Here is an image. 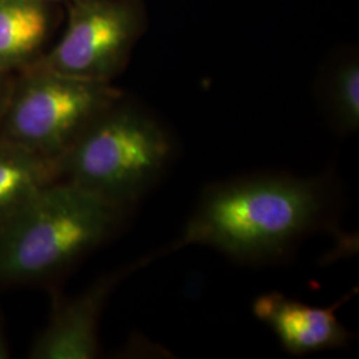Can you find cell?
<instances>
[{
  "instance_id": "cell-5",
  "label": "cell",
  "mask_w": 359,
  "mask_h": 359,
  "mask_svg": "<svg viewBox=\"0 0 359 359\" xmlns=\"http://www.w3.org/2000/svg\"><path fill=\"white\" fill-rule=\"evenodd\" d=\"M68 23L51 51L31 65L67 76L111 83L142 36L140 0H69Z\"/></svg>"
},
{
  "instance_id": "cell-11",
  "label": "cell",
  "mask_w": 359,
  "mask_h": 359,
  "mask_svg": "<svg viewBox=\"0 0 359 359\" xmlns=\"http://www.w3.org/2000/svg\"><path fill=\"white\" fill-rule=\"evenodd\" d=\"M13 81H15V72L0 69V123L3 116L6 114L7 105L11 97Z\"/></svg>"
},
{
  "instance_id": "cell-10",
  "label": "cell",
  "mask_w": 359,
  "mask_h": 359,
  "mask_svg": "<svg viewBox=\"0 0 359 359\" xmlns=\"http://www.w3.org/2000/svg\"><path fill=\"white\" fill-rule=\"evenodd\" d=\"M334 123L341 132H354L359 126V67L348 60L334 71L329 86Z\"/></svg>"
},
{
  "instance_id": "cell-2",
  "label": "cell",
  "mask_w": 359,
  "mask_h": 359,
  "mask_svg": "<svg viewBox=\"0 0 359 359\" xmlns=\"http://www.w3.org/2000/svg\"><path fill=\"white\" fill-rule=\"evenodd\" d=\"M127 209L59 180L0 222V285L52 283L104 244Z\"/></svg>"
},
{
  "instance_id": "cell-12",
  "label": "cell",
  "mask_w": 359,
  "mask_h": 359,
  "mask_svg": "<svg viewBox=\"0 0 359 359\" xmlns=\"http://www.w3.org/2000/svg\"><path fill=\"white\" fill-rule=\"evenodd\" d=\"M11 357V348L6 335L4 325L0 320V359H8Z\"/></svg>"
},
{
  "instance_id": "cell-8",
  "label": "cell",
  "mask_w": 359,
  "mask_h": 359,
  "mask_svg": "<svg viewBox=\"0 0 359 359\" xmlns=\"http://www.w3.org/2000/svg\"><path fill=\"white\" fill-rule=\"evenodd\" d=\"M50 28L47 3L0 0V69L19 72L36 62Z\"/></svg>"
},
{
  "instance_id": "cell-6",
  "label": "cell",
  "mask_w": 359,
  "mask_h": 359,
  "mask_svg": "<svg viewBox=\"0 0 359 359\" xmlns=\"http://www.w3.org/2000/svg\"><path fill=\"white\" fill-rule=\"evenodd\" d=\"M149 259L107 274L74 297L55 295L51 316L29 348L32 359H90L99 355V325L105 304L129 271Z\"/></svg>"
},
{
  "instance_id": "cell-3",
  "label": "cell",
  "mask_w": 359,
  "mask_h": 359,
  "mask_svg": "<svg viewBox=\"0 0 359 359\" xmlns=\"http://www.w3.org/2000/svg\"><path fill=\"white\" fill-rule=\"evenodd\" d=\"M172 154L167 132L121 97L92 121L57 165L60 180L128 210L160 179Z\"/></svg>"
},
{
  "instance_id": "cell-1",
  "label": "cell",
  "mask_w": 359,
  "mask_h": 359,
  "mask_svg": "<svg viewBox=\"0 0 359 359\" xmlns=\"http://www.w3.org/2000/svg\"><path fill=\"white\" fill-rule=\"evenodd\" d=\"M329 210L322 179L255 176L216 184L172 249L205 245L246 264L269 262L323 226Z\"/></svg>"
},
{
  "instance_id": "cell-7",
  "label": "cell",
  "mask_w": 359,
  "mask_h": 359,
  "mask_svg": "<svg viewBox=\"0 0 359 359\" xmlns=\"http://www.w3.org/2000/svg\"><path fill=\"white\" fill-rule=\"evenodd\" d=\"M339 305L318 308L273 292L257 298L253 313L276 334L287 353L305 355L346 346L353 338L335 316Z\"/></svg>"
},
{
  "instance_id": "cell-13",
  "label": "cell",
  "mask_w": 359,
  "mask_h": 359,
  "mask_svg": "<svg viewBox=\"0 0 359 359\" xmlns=\"http://www.w3.org/2000/svg\"><path fill=\"white\" fill-rule=\"evenodd\" d=\"M32 1H40V3H51V1H60V0H32Z\"/></svg>"
},
{
  "instance_id": "cell-4",
  "label": "cell",
  "mask_w": 359,
  "mask_h": 359,
  "mask_svg": "<svg viewBox=\"0 0 359 359\" xmlns=\"http://www.w3.org/2000/svg\"><path fill=\"white\" fill-rule=\"evenodd\" d=\"M121 97L111 83L28 65L15 75L0 139L59 164L92 121Z\"/></svg>"
},
{
  "instance_id": "cell-9",
  "label": "cell",
  "mask_w": 359,
  "mask_h": 359,
  "mask_svg": "<svg viewBox=\"0 0 359 359\" xmlns=\"http://www.w3.org/2000/svg\"><path fill=\"white\" fill-rule=\"evenodd\" d=\"M59 180L57 163L0 139V222Z\"/></svg>"
}]
</instances>
